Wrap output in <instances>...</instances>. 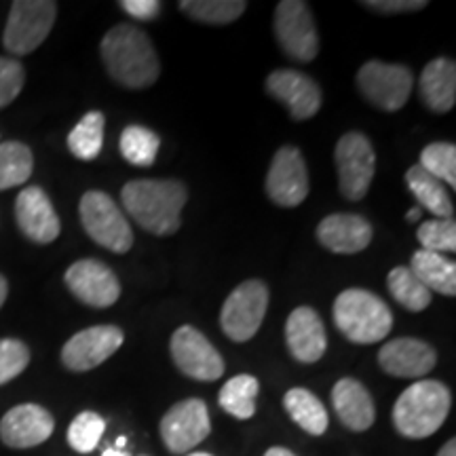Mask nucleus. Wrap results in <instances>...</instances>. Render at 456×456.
Instances as JSON below:
<instances>
[{"label": "nucleus", "instance_id": "obj_1", "mask_svg": "<svg viewBox=\"0 0 456 456\" xmlns=\"http://www.w3.org/2000/svg\"><path fill=\"white\" fill-rule=\"evenodd\" d=\"M102 60L112 81L127 89H146L161 74V61L151 38L138 26L118 24L102 41Z\"/></svg>", "mask_w": 456, "mask_h": 456}, {"label": "nucleus", "instance_id": "obj_2", "mask_svg": "<svg viewBox=\"0 0 456 456\" xmlns=\"http://www.w3.org/2000/svg\"><path fill=\"white\" fill-rule=\"evenodd\" d=\"M121 201L144 231L167 237L180 228V212L188 201V191L178 180H134L123 186Z\"/></svg>", "mask_w": 456, "mask_h": 456}, {"label": "nucleus", "instance_id": "obj_3", "mask_svg": "<svg viewBox=\"0 0 456 456\" xmlns=\"http://www.w3.org/2000/svg\"><path fill=\"white\" fill-rule=\"evenodd\" d=\"M452 395L440 380H419L410 385L393 406V425L408 440H425L448 419Z\"/></svg>", "mask_w": 456, "mask_h": 456}, {"label": "nucleus", "instance_id": "obj_4", "mask_svg": "<svg viewBox=\"0 0 456 456\" xmlns=\"http://www.w3.org/2000/svg\"><path fill=\"white\" fill-rule=\"evenodd\" d=\"M334 323L355 345H374L393 330V313L387 302L368 289H345L334 302Z\"/></svg>", "mask_w": 456, "mask_h": 456}, {"label": "nucleus", "instance_id": "obj_5", "mask_svg": "<svg viewBox=\"0 0 456 456\" xmlns=\"http://www.w3.org/2000/svg\"><path fill=\"white\" fill-rule=\"evenodd\" d=\"M81 222L87 235L102 248L114 254H127L134 245V232L125 214L110 195L102 191H89L81 199Z\"/></svg>", "mask_w": 456, "mask_h": 456}, {"label": "nucleus", "instance_id": "obj_6", "mask_svg": "<svg viewBox=\"0 0 456 456\" xmlns=\"http://www.w3.org/2000/svg\"><path fill=\"white\" fill-rule=\"evenodd\" d=\"M57 4L51 0H15L4 28V49L13 55H28L38 49L55 24Z\"/></svg>", "mask_w": 456, "mask_h": 456}, {"label": "nucleus", "instance_id": "obj_7", "mask_svg": "<svg viewBox=\"0 0 456 456\" xmlns=\"http://www.w3.org/2000/svg\"><path fill=\"white\" fill-rule=\"evenodd\" d=\"M266 306H269V288L260 279L243 281L224 300L220 313L222 330L231 340L248 342L260 330Z\"/></svg>", "mask_w": 456, "mask_h": 456}, {"label": "nucleus", "instance_id": "obj_8", "mask_svg": "<svg viewBox=\"0 0 456 456\" xmlns=\"http://www.w3.org/2000/svg\"><path fill=\"white\" fill-rule=\"evenodd\" d=\"M414 77L408 66L372 60L357 72V87L370 104L385 112H397L412 94Z\"/></svg>", "mask_w": 456, "mask_h": 456}, {"label": "nucleus", "instance_id": "obj_9", "mask_svg": "<svg viewBox=\"0 0 456 456\" xmlns=\"http://www.w3.org/2000/svg\"><path fill=\"white\" fill-rule=\"evenodd\" d=\"M334 159L340 192L349 201H362L376 171V152L370 140L359 131H349L336 144Z\"/></svg>", "mask_w": 456, "mask_h": 456}, {"label": "nucleus", "instance_id": "obj_10", "mask_svg": "<svg viewBox=\"0 0 456 456\" xmlns=\"http://www.w3.org/2000/svg\"><path fill=\"white\" fill-rule=\"evenodd\" d=\"M275 37L283 53L309 64L319 53V37L309 4L302 0H283L275 9Z\"/></svg>", "mask_w": 456, "mask_h": 456}, {"label": "nucleus", "instance_id": "obj_11", "mask_svg": "<svg viewBox=\"0 0 456 456\" xmlns=\"http://www.w3.org/2000/svg\"><path fill=\"white\" fill-rule=\"evenodd\" d=\"M159 431L171 454H188L212 431L208 403L199 397L178 402L165 412Z\"/></svg>", "mask_w": 456, "mask_h": 456}, {"label": "nucleus", "instance_id": "obj_12", "mask_svg": "<svg viewBox=\"0 0 456 456\" xmlns=\"http://www.w3.org/2000/svg\"><path fill=\"white\" fill-rule=\"evenodd\" d=\"M171 357L188 379L212 383L224 374V359L208 336L192 326H182L171 336Z\"/></svg>", "mask_w": 456, "mask_h": 456}, {"label": "nucleus", "instance_id": "obj_13", "mask_svg": "<svg viewBox=\"0 0 456 456\" xmlns=\"http://www.w3.org/2000/svg\"><path fill=\"white\" fill-rule=\"evenodd\" d=\"M265 186L271 201L281 208H296L309 197V169L298 148H279L273 157Z\"/></svg>", "mask_w": 456, "mask_h": 456}, {"label": "nucleus", "instance_id": "obj_14", "mask_svg": "<svg viewBox=\"0 0 456 456\" xmlns=\"http://www.w3.org/2000/svg\"><path fill=\"white\" fill-rule=\"evenodd\" d=\"M123 330L117 326H94L81 330L61 349V363L72 372H89L123 346Z\"/></svg>", "mask_w": 456, "mask_h": 456}, {"label": "nucleus", "instance_id": "obj_15", "mask_svg": "<svg viewBox=\"0 0 456 456\" xmlns=\"http://www.w3.org/2000/svg\"><path fill=\"white\" fill-rule=\"evenodd\" d=\"M68 289L94 309H108L121 296V283L110 266L100 260H78L66 271Z\"/></svg>", "mask_w": 456, "mask_h": 456}, {"label": "nucleus", "instance_id": "obj_16", "mask_svg": "<svg viewBox=\"0 0 456 456\" xmlns=\"http://www.w3.org/2000/svg\"><path fill=\"white\" fill-rule=\"evenodd\" d=\"M53 429L55 420L49 410L38 403H20L0 420V440L9 448L26 450L47 442Z\"/></svg>", "mask_w": 456, "mask_h": 456}, {"label": "nucleus", "instance_id": "obj_17", "mask_svg": "<svg viewBox=\"0 0 456 456\" xmlns=\"http://www.w3.org/2000/svg\"><path fill=\"white\" fill-rule=\"evenodd\" d=\"M266 91L285 104L294 121H306V118L315 117L322 108L319 85L298 70L281 68V70L271 72V77L266 78Z\"/></svg>", "mask_w": 456, "mask_h": 456}, {"label": "nucleus", "instance_id": "obj_18", "mask_svg": "<svg viewBox=\"0 0 456 456\" xmlns=\"http://www.w3.org/2000/svg\"><path fill=\"white\" fill-rule=\"evenodd\" d=\"M15 220L20 231L34 243L47 245L60 237V218L47 192L38 186H28L17 195Z\"/></svg>", "mask_w": 456, "mask_h": 456}, {"label": "nucleus", "instance_id": "obj_19", "mask_svg": "<svg viewBox=\"0 0 456 456\" xmlns=\"http://www.w3.org/2000/svg\"><path fill=\"white\" fill-rule=\"evenodd\" d=\"M436 349L429 342L410 336L387 342L379 351L380 368L397 379H423L436 368Z\"/></svg>", "mask_w": 456, "mask_h": 456}, {"label": "nucleus", "instance_id": "obj_20", "mask_svg": "<svg viewBox=\"0 0 456 456\" xmlns=\"http://www.w3.org/2000/svg\"><path fill=\"white\" fill-rule=\"evenodd\" d=\"M285 342L292 357L300 363H315L326 355L328 336L323 319L311 306H298L285 322Z\"/></svg>", "mask_w": 456, "mask_h": 456}, {"label": "nucleus", "instance_id": "obj_21", "mask_svg": "<svg viewBox=\"0 0 456 456\" xmlns=\"http://www.w3.org/2000/svg\"><path fill=\"white\" fill-rule=\"evenodd\" d=\"M374 231L363 216L332 214L317 226V239L334 254L363 252L372 241Z\"/></svg>", "mask_w": 456, "mask_h": 456}, {"label": "nucleus", "instance_id": "obj_22", "mask_svg": "<svg viewBox=\"0 0 456 456\" xmlns=\"http://www.w3.org/2000/svg\"><path fill=\"white\" fill-rule=\"evenodd\" d=\"M332 403L346 429L368 431L376 420V406L370 391L355 379H340L332 389Z\"/></svg>", "mask_w": 456, "mask_h": 456}, {"label": "nucleus", "instance_id": "obj_23", "mask_svg": "<svg viewBox=\"0 0 456 456\" xmlns=\"http://www.w3.org/2000/svg\"><path fill=\"white\" fill-rule=\"evenodd\" d=\"M420 98L431 112L452 110L456 102V64L448 57H437L420 74Z\"/></svg>", "mask_w": 456, "mask_h": 456}, {"label": "nucleus", "instance_id": "obj_24", "mask_svg": "<svg viewBox=\"0 0 456 456\" xmlns=\"http://www.w3.org/2000/svg\"><path fill=\"white\" fill-rule=\"evenodd\" d=\"M408 269L414 273V277L429 292H437L442 296L456 294V265L444 254L419 249V252H414L412 265Z\"/></svg>", "mask_w": 456, "mask_h": 456}, {"label": "nucleus", "instance_id": "obj_25", "mask_svg": "<svg viewBox=\"0 0 456 456\" xmlns=\"http://www.w3.org/2000/svg\"><path fill=\"white\" fill-rule=\"evenodd\" d=\"M406 182L416 201L420 203V208H425L436 218H452L454 205L450 201L446 184H442L440 180L427 174L419 163L406 171Z\"/></svg>", "mask_w": 456, "mask_h": 456}, {"label": "nucleus", "instance_id": "obj_26", "mask_svg": "<svg viewBox=\"0 0 456 456\" xmlns=\"http://www.w3.org/2000/svg\"><path fill=\"white\" fill-rule=\"evenodd\" d=\"M283 406L288 410L289 419L306 431L309 436H323L328 429V410L315 393L302 387H294L285 393Z\"/></svg>", "mask_w": 456, "mask_h": 456}, {"label": "nucleus", "instance_id": "obj_27", "mask_svg": "<svg viewBox=\"0 0 456 456\" xmlns=\"http://www.w3.org/2000/svg\"><path fill=\"white\" fill-rule=\"evenodd\" d=\"M260 385L252 374L232 376L220 389V408L235 416L239 420H249L256 414V399H258Z\"/></svg>", "mask_w": 456, "mask_h": 456}, {"label": "nucleus", "instance_id": "obj_28", "mask_svg": "<svg viewBox=\"0 0 456 456\" xmlns=\"http://www.w3.org/2000/svg\"><path fill=\"white\" fill-rule=\"evenodd\" d=\"M104 114L98 110L85 114L68 135V148H70L72 155L81 161H94L104 146Z\"/></svg>", "mask_w": 456, "mask_h": 456}, {"label": "nucleus", "instance_id": "obj_29", "mask_svg": "<svg viewBox=\"0 0 456 456\" xmlns=\"http://www.w3.org/2000/svg\"><path fill=\"white\" fill-rule=\"evenodd\" d=\"M387 288L403 309L412 313L425 311L431 305V292L414 277V273L408 266H395L387 277Z\"/></svg>", "mask_w": 456, "mask_h": 456}, {"label": "nucleus", "instance_id": "obj_30", "mask_svg": "<svg viewBox=\"0 0 456 456\" xmlns=\"http://www.w3.org/2000/svg\"><path fill=\"white\" fill-rule=\"evenodd\" d=\"M32 151L21 142H4L0 144V191L26 184L32 175Z\"/></svg>", "mask_w": 456, "mask_h": 456}, {"label": "nucleus", "instance_id": "obj_31", "mask_svg": "<svg viewBox=\"0 0 456 456\" xmlns=\"http://www.w3.org/2000/svg\"><path fill=\"white\" fill-rule=\"evenodd\" d=\"M161 138L142 125H129L121 134V155L135 167H151L157 161Z\"/></svg>", "mask_w": 456, "mask_h": 456}, {"label": "nucleus", "instance_id": "obj_32", "mask_svg": "<svg viewBox=\"0 0 456 456\" xmlns=\"http://www.w3.org/2000/svg\"><path fill=\"white\" fill-rule=\"evenodd\" d=\"M180 9L201 24L226 26L245 13L248 3L243 0H182Z\"/></svg>", "mask_w": 456, "mask_h": 456}, {"label": "nucleus", "instance_id": "obj_33", "mask_svg": "<svg viewBox=\"0 0 456 456\" xmlns=\"http://www.w3.org/2000/svg\"><path fill=\"white\" fill-rule=\"evenodd\" d=\"M420 167L433 178H437L442 184L456 188V146L448 142H436L423 148L420 152Z\"/></svg>", "mask_w": 456, "mask_h": 456}, {"label": "nucleus", "instance_id": "obj_34", "mask_svg": "<svg viewBox=\"0 0 456 456\" xmlns=\"http://www.w3.org/2000/svg\"><path fill=\"white\" fill-rule=\"evenodd\" d=\"M106 431V420L98 412H81L68 427V444L81 454H89L98 448Z\"/></svg>", "mask_w": 456, "mask_h": 456}, {"label": "nucleus", "instance_id": "obj_35", "mask_svg": "<svg viewBox=\"0 0 456 456\" xmlns=\"http://www.w3.org/2000/svg\"><path fill=\"white\" fill-rule=\"evenodd\" d=\"M420 245L427 252L446 254L456 252V222L454 218H433L420 224L416 231Z\"/></svg>", "mask_w": 456, "mask_h": 456}, {"label": "nucleus", "instance_id": "obj_36", "mask_svg": "<svg viewBox=\"0 0 456 456\" xmlns=\"http://www.w3.org/2000/svg\"><path fill=\"white\" fill-rule=\"evenodd\" d=\"M30 363V351L21 340L3 338L0 340V387L17 379Z\"/></svg>", "mask_w": 456, "mask_h": 456}, {"label": "nucleus", "instance_id": "obj_37", "mask_svg": "<svg viewBox=\"0 0 456 456\" xmlns=\"http://www.w3.org/2000/svg\"><path fill=\"white\" fill-rule=\"evenodd\" d=\"M26 83L24 66L11 57H0V108L9 106Z\"/></svg>", "mask_w": 456, "mask_h": 456}, {"label": "nucleus", "instance_id": "obj_38", "mask_svg": "<svg viewBox=\"0 0 456 456\" xmlns=\"http://www.w3.org/2000/svg\"><path fill=\"white\" fill-rule=\"evenodd\" d=\"M363 7L372 9L380 15H397V13H414L427 7L425 0H368Z\"/></svg>", "mask_w": 456, "mask_h": 456}, {"label": "nucleus", "instance_id": "obj_39", "mask_svg": "<svg viewBox=\"0 0 456 456\" xmlns=\"http://www.w3.org/2000/svg\"><path fill=\"white\" fill-rule=\"evenodd\" d=\"M121 9L125 13L135 17V20L140 21H151L155 20V17L161 13V3L159 0H123Z\"/></svg>", "mask_w": 456, "mask_h": 456}, {"label": "nucleus", "instance_id": "obj_40", "mask_svg": "<svg viewBox=\"0 0 456 456\" xmlns=\"http://www.w3.org/2000/svg\"><path fill=\"white\" fill-rule=\"evenodd\" d=\"M437 456H456V440H454V437L444 444L440 452H437Z\"/></svg>", "mask_w": 456, "mask_h": 456}, {"label": "nucleus", "instance_id": "obj_41", "mask_svg": "<svg viewBox=\"0 0 456 456\" xmlns=\"http://www.w3.org/2000/svg\"><path fill=\"white\" fill-rule=\"evenodd\" d=\"M265 456H296L292 450H288V448H281V446H273V448H269L266 450V454Z\"/></svg>", "mask_w": 456, "mask_h": 456}, {"label": "nucleus", "instance_id": "obj_42", "mask_svg": "<svg viewBox=\"0 0 456 456\" xmlns=\"http://www.w3.org/2000/svg\"><path fill=\"white\" fill-rule=\"evenodd\" d=\"M7 294H9V285H7V279L0 275V306L4 305V300H7Z\"/></svg>", "mask_w": 456, "mask_h": 456}, {"label": "nucleus", "instance_id": "obj_43", "mask_svg": "<svg viewBox=\"0 0 456 456\" xmlns=\"http://www.w3.org/2000/svg\"><path fill=\"white\" fill-rule=\"evenodd\" d=\"M102 456H129L127 452H125V450H117V448H108V450H104V452H102Z\"/></svg>", "mask_w": 456, "mask_h": 456}, {"label": "nucleus", "instance_id": "obj_44", "mask_svg": "<svg viewBox=\"0 0 456 456\" xmlns=\"http://www.w3.org/2000/svg\"><path fill=\"white\" fill-rule=\"evenodd\" d=\"M406 218H408L410 222L419 220V218H420V208H412V209H410V212H408V216H406Z\"/></svg>", "mask_w": 456, "mask_h": 456}, {"label": "nucleus", "instance_id": "obj_45", "mask_svg": "<svg viewBox=\"0 0 456 456\" xmlns=\"http://www.w3.org/2000/svg\"><path fill=\"white\" fill-rule=\"evenodd\" d=\"M125 446H127V437H118V440H117V444H114V448H117V450H123Z\"/></svg>", "mask_w": 456, "mask_h": 456}, {"label": "nucleus", "instance_id": "obj_46", "mask_svg": "<svg viewBox=\"0 0 456 456\" xmlns=\"http://www.w3.org/2000/svg\"><path fill=\"white\" fill-rule=\"evenodd\" d=\"M186 456H212V454H208V452H188Z\"/></svg>", "mask_w": 456, "mask_h": 456}, {"label": "nucleus", "instance_id": "obj_47", "mask_svg": "<svg viewBox=\"0 0 456 456\" xmlns=\"http://www.w3.org/2000/svg\"><path fill=\"white\" fill-rule=\"evenodd\" d=\"M142 456H146V454H142Z\"/></svg>", "mask_w": 456, "mask_h": 456}]
</instances>
